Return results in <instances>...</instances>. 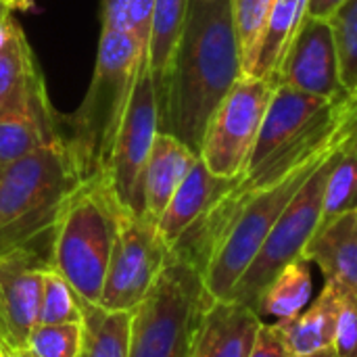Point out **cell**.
<instances>
[{"label":"cell","instance_id":"d590c367","mask_svg":"<svg viewBox=\"0 0 357 357\" xmlns=\"http://www.w3.org/2000/svg\"><path fill=\"white\" fill-rule=\"evenodd\" d=\"M0 8H4V6H2V4H0Z\"/></svg>","mask_w":357,"mask_h":357},{"label":"cell","instance_id":"ffe728a7","mask_svg":"<svg viewBox=\"0 0 357 357\" xmlns=\"http://www.w3.org/2000/svg\"><path fill=\"white\" fill-rule=\"evenodd\" d=\"M84 343L79 357H128L132 312H109L82 303Z\"/></svg>","mask_w":357,"mask_h":357},{"label":"cell","instance_id":"277c9868","mask_svg":"<svg viewBox=\"0 0 357 357\" xmlns=\"http://www.w3.org/2000/svg\"><path fill=\"white\" fill-rule=\"evenodd\" d=\"M119 211L121 205L100 172L75 188L52 228L50 261L82 303H100Z\"/></svg>","mask_w":357,"mask_h":357},{"label":"cell","instance_id":"d6986e66","mask_svg":"<svg viewBox=\"0 0 357 357\" xmlns=\"http://www.w3.org/2000/svg\"><path fill=\"white\" fill-rule=\"evenodd\" d=\"M188 0H155L151 19V38L146 50L149 73L155 86V94L163 88L172 61L186 21Z\"/></svg>","mask_w":357,"mask_h":357},{"label":"cell","instance_id":"9c48e42d","mask_svg":"<svg viewBox=\"0 0 357 357\" xmlns=\"http://www.w3.org/2000/svg\"><path fill=\"white\" fill-rule=\"evenodd\" d=\"M167 255L157 224L121 207L98 305L109 312H134L157 282Z\"/></svg>","mask_w":357,"mask_h":357},{"label":"cell","instance_id":"7c38bea8","mask_svg":"<svg viewBox=\"0 0 357 357\" xmlns=\"http://www.w3.org/2000/svg\"><path fill=\"white\" fill-rule=\"evenodd\" d=\"M52 115L29 42L8 8H0V119Z\"/></svg>","mask_w":357,"mask_h":357},{"label":"cell","instance_id":"603a6c76","mask_svg":"<svg viewBox=\"0 0 357 357\" xmlns=\"http://www.w3.org/2000/svg\"><path fill=\"white\" fill-rule=\"evenodd\" d=\"M84 322V310L77 293L67 278L50 264L42 278V301H40V324H67Z\"/></svg>","mask_w":357,"mask_h":357},{"label":"cell","instance_id":"7402d4cb","mask_svg":"<svg viewBox=\"0 0 357 357\" xmlns=\"http://www.w3.org/2000/svg\"><path fill=\"white\" fill-rule=\"evenodd\" d=\"M61 138L52 115L2 117L0 119V169Z\"/></svg>","mask_w":357,"mask_h":357},{"label":"cell","instance_id":"83f0119b","mask_svg":"<svg viewBox=\"0 0 357 357\" xmlns=\"http://www.w3.org/2000/svg\"><path fill=\"white\" fill-rule=\"evenodd\" d=\"M333 347L339 357H357V295L345 289L341 297Z\"/></svg>","mask_w":357,"mask_h":357},{"label":"cell","instance_id":"52a82bcc","mask_svg":"<svg viewBox=\"0 0 357 357\" xmlns=\"http://www.w3.org/2000/svg\"><path fill=\"white\" fill-rule=\"evenodd\" d=\"M276 88L274 79L243 75L218 105L199 151L213 176L238 178L245 172Z\"/></svg>","mask_w":357,"mask_h":357},{"label":"cell","instance_id":"f1b7e54d","mask_svg":"<svg viewBox=\"0 0 357 357\" xmlns=\"http://www.w3.org/2000/svg\"><path fill=\"white\" fill-rule=\"evenodd\" d=\"M153 6H155V0H130V4H128L130 31H132V38H134L136 48L142 59H146V50H149Z\"/></svg>","mask_w":357,"mask_h":357},{"label":"cell","instance_id":"e575fe53","mask_svg":"<svg viewBox=\"0 0 357 357\" xmlns=\"http://www.w3.org/2000/svg\"><path fill=\"white\" fill-rule=\"evenodd\" d=\"M15 2H17V0H0V4H2V6H6V8H10Z\"/></svg>","mask_w":357,"mask_h":357},{"label":"cell","instance_id":"6da1fadb","mask_svg":"<svg viewBox=\"0 0 357 357\" xmlns=\"http://www.w3.org/2000/svg\"><path fill=\"white\" fill-rule=\"evenodd\" d=\"M241 77L232 0H188L172 69L157 92L159 132L199 155L213 111Z\"/></svg>","mask_w":357,"mask_h":357},{"label":"cell","instance_id":"3957f363","mask_svg":"<svg viewBox=\"0 0 357 357\" xmlns=\"http://www.w3.org/2000/svg\"><path fill=\"white\" fill-rule=\"evenodd\" d=\"M88 180L63 136L0 169V253L48 236L75 188Z\"/></svg>","mask_w":357,"mask_h":357},{"label":"cell","instance_id":"5b68a950","mask_svg":"<svg viewBox=\"0 0 357 357\" xmlns=\"http://www.w3.org/2000/svg\"><path fill=\"white\" fill-rule=\"evenodd\" d=\"M207 295L195 264L172 249L144 301L132 312L128 357H192Z\"/></svg>","mask_w":357,"mask_h":357},{"label":"cell","instance_id":"30bf717a","mask_svg":"<svg viewBox=\"0 0 357 357\" xmlns=\"http://www.w3.org/2000/svg\"><path fill=\"white\" fill-rule=\"evenodd\" d=\"M50 234L0 253V341L27 347L38 326L42 278L52 264Z\"/></svg>","mask_w":357,"mask_h":357},{"label":"cell","instance_id":"4dcf8cb0","mask_svg":"<svg viewBox=\"0 0 357 357\" xmlns=\"http://www.w3.org/2000/svg\"><path fill=\"white\" fill-rule=\"evenodd\" d=\"M345 0H310L307 6V17H316V19H328Z\"/></svg>","mask_w":357,"mask_h":357},{"label":"cell","instance_id":"8992f818","mask_svg":"<svg viewBox=\"0 0 357 357\" xmlns=\"http://www.w3.org/2000/svg\"><path fill=\"white\" fill-rule=\"evenodd\" d=\"M337 155L339 151L322 159L318 167L312 172V176L303 182V186L297 190V195L291 199V203L276 220L259 253L255 255L251 266L245 270V274L238 278V282L224 301L243 303L257 312V303L264 291L280 274V270L289 264L301 261L305 245L310 243L312 234L322 222L326 180Z\"/></svg>","mask_w":357,"mask_h":357},{"label":"cell","instance_id":"44dd1931","mask_svg":"<svg viewBox=\"0 0 357 357\" xmlns=\"http://www.w3.org/2000/svg\"><path fill=\"white\" fill-rule=\"evenodd\" d=\"M310 295H312V274L307 270V264L305 261L289 264L264 291L257 303V314L261 318L264 316H276L278 320L291 318L303 312V307L310 303Z\"/></svg>","mask_w":357,"mask_h":357},{"label":"cell","instance_id":"4316f807","mask_svg":"<svg viewBox=\"0 0 357 357\" xmlns=\"http://www.w3.org/2000/svg\"><path fill=\"white\" fill-rule=\"evenodd\" d=\"M84 322L40 324L29 335L27 347L38 357H79Z\"/></svg>","mask_w":357,"mask_h":357},{"label":"cell","instance_id":"1f68e13d","mask_svg":"<svg viewBox=\"0 0 357 357\" xmlns=\"http://www.w3.org/2000/svg\"><path fill=\"white\" fill-rule=\"evenodd\" d=\"M0 357H38L29 347H17L6 341H0Z\"/></svg>","mask_w":357,"mask_h":357},{"label":"cell","instance_id":"8fae6325","mask_svg":"<svg viewBox=\"0 0 357 357\" xmlns=\"http://www.w3.org/2000/svg\"><path fill=\"white\" fill-rule=\"evenodd\" d=\"M276 82L278 86L326 100H339L347 96V90L341 82L335 33L326 19H303L282 59Z\"/></svg>","mask_w":357,"mask_h":357},{"label":"cell","instance_id":"ba28073f","mask_svg":"<svg viewBox=\"0 0 357 357\" xmlns=\"http://www.w3.org/2000/svg\"><path fill=\"white\" fill-rule=\"evenodd\" d=\"M159 134L157 94L144 61L136 73L107 165L102 169L121 207L142 215V174Z\"/></svg>","mask_w":357,"mask_h":357},{"label":"cell","instance_id":"9a60e30c","mask_svg":"<svg viewBox=\"0 0 357 357\" xmlns=\"http://www.w3.org/2000/svg\"><path fill=\"white\" fill-rule=\"evenodd\" d=\"M301 261L316 264L326 280L357 295V207L322 220L305 245Z\"/></svg>","mask_w":357,"mask_h":357},{"label":"cell","instance_id":"cb8c5ba5","mask_svg":"<svg viewBox=\"0 0 357 357\" xmlns=\"http://www.w3.org/2000/svg\"><path fill=\"white\" fill-rule=\"evenodd\" d=\"M274 0H232V15L243 59V75H249L270 17Z\"/></svg>","mask_w":357,"mask_h":357},{"label":"cell","instance_id":"2e32d148","mask_svg":"<svg viewBox=\"0 0 357 357\" xmlns=\"http://www.w3.org/2000/svg\"><path fill=\"white\" fill-rule=\"evenodd\" d=\"M199 155L172 134L155 136L144 174H142V215L157 224L174 192L188 176Z\"/></svg>","mask_w":357,"mask_h":357},{"label":"cell","instance_id":"f546056e","mask_svg":"<svg viewBox=\"0 0 357 357\" xmlns=\"http://www.w3.org/2000/svg\"><path fill=\"white\" fill-rule=\"evenodd\" d=\"M247 357H289V351L274 324H261Z\"/></svg>","mask_w":357,"mask_h":357},{"label":"cell","instance_id":"d4e9b609","mask_svg":"<svg viewBox=\"0 0 357 357\" xmlns=\"http://www.w3.org/2000/svg\"><path fill=\"white\" fill-rule=\"evenodd\" d=\"M357 207V151L339 153L326 180L322 220H333Z\"/></svg>","mask_w":357,"mask_h":357},{"label":"cell","instance_id":"5bb4252c","mask_svg":"<svg viewBox=\"0 0 357 357\" xmlns=\"http://www.w3.org/2000/svg\"><path fill=\"white\" fill-rule=\"evenodd\" d=\"M238 178H220L213 176L207 165L197 159L188 176L182 180L178 190L174 192L172 201L167 203L165 211L157 220L159 238L172 251V247L182 238V234L213 205L218 203Z\"/></svg>","mask_w":357,"mask_h":357},{"label":"cell","instance_id":"836d02e7","mask_svg":"<svg viewBox=\"0 0 357 357\" xmlns=\"http://www.w3.org/2000/svg\"><path fill=\"white\" fill-rule=\"evenodd\" d=\"M349 151H357V134L351 138V140H347V142L339 149V153H349Z\"/></svg>","mask_w":357,"mask_h":357},{"label":"cell","instance_id":"ac0fdd59","mask_svg":"<svg viewBox=\"0 0 357 357\" xmlns=\"http://www.w3.org/2000/svg\"><path fill=\"white\" fill-rule=\"evenodd\" d=\"M310 0H274L257 54L251 69V77L274 79L282 65V59L299 31L303 19L307 17ZM278 84V82H276Z\"/></svg>","mask_w":357,"mask_h":357},{"label":"cell","instance_id":"e0dca14e","mask_svg":"<svg viewBox=\"0 0 357 357\" xmlns=\"http://www.w3.org/2000/svg\"><path fill=\"white\" fill-rule=\"evenodd\" d=\"M341 297L343 287H339L333 280H326L322 293L310 305V310L299 312L291 318H282L274 324L289 356L314 354L333 345L337 318L341 310Z\"/></svg>","mask_w":357,"mask_h":357},{"label":"cell","instance_id":"d6a6232c","mask_svg":"<svg viewBox=\"0 0 357 357\" xmlns=\"http://www.w3.org/2000/svg\"><path fill=\"white\" fill-rule=\"evenodd\" d=\"M289 357H339V354L335 351V347H324L320 351H314V354H301V356H289Z\"/></svg>","mask_w":357,"mask_h":357},{"label":"cell","instance_id":"484cf974","mask_svg":"<svg viewBox=\"0 0 357 357\" xmlns=\"http://www.w3.org/2000/svg\"><path fill=\"white\" fill-rule=\"evenodd\" d=\"M326 21L335 33L341 82L349 94L357 88V0H345Z\"/></svg>","mask_w":357,"mask_h":357},{"label":"cell","instance_id":"7a4b0ae2","mask_svg":"<svg viewBox=\"0 0 357 357\" xmlns=\"http://www.w3.org/2000/svg\"><path fill=\"white\" fill-rule=\"evenodd\" d=\"M100 17L94 73L84 102L71 117L73 136L67 138L88 178L105 169L136 73L146 61L132 38L126 2L105 0Z\"/></svg>","mask_w":357,"mask_h":357},{"label":"cell","instance_id":"4fadbf2b","mask_svg":"<svg viewBox=\"0 0 357 357\" xmlns=\"http://www.w3.org/2000/svg\"><path fill=\"white\" fill-rule=\"evenodd\" d=\"M261 316L243 303L211 301L199 322L192 357H247Z\"/></svg>","mask_w":357,"mask_h":357}]
</instances>
